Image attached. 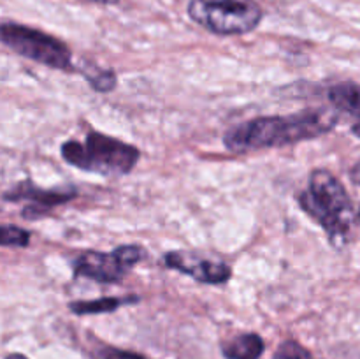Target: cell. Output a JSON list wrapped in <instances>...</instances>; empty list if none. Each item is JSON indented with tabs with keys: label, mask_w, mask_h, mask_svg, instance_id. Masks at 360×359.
Returning a JSON list of instances; mask_svg holds the SVG:
<instances>
[{
	"label": "cell",
	"mask_w": 360,
	"mask_h": 359,
	"mask_svg": "<svg viewBox=\"0 0 360 359\" xmlns=\"http://www.w3.org/2000/svg\"><path fill=\"white\" fill-rule=\"evenodd\" d=\"M164 263L171 270L188 275L193 280L202 282V284H225L232 277V270L229 264L207 259V257L197 256V253L192 252H185V250H176V252L165 253Z\"/></svg>",
	"instance_id": "52a82bcc"
},
{
	"label": "cell",
	"mask_w": 360,
	"mask_h": 359,
	"mask_svg": "<svg viewBox=\"0 0 360 359\" xmlns=\"http://www.w3.org/2000/svg\"><path fill=\"white\" fill-rule=\"evenodd\" d=\"M350 178H352V182L355 183V185L360 187V160L354 165V168L350 169Z\"/></svg>",
	"instance_id": "2e32d148"
},
{
	"label": "cell",
	"mask_w": 360,
	"mask_h": 359,
	"mask_svg": "<svg viewBox=\"0 0 360 359\" xmlns=\"http://www.w3.org/2000/svg\"><path fill=\"white\" fill-rule=\"evenodd\" d=\"M273 359H313V355L311 352L306 347H302L299 341L287 340L278 347Z\"/></svg>",
	"instance_id": "5bb4252c"
},
{
	"label": "cell",
	"mask_w": 360,
	"mask_h": 359,
	"mask_svg": "<svg viewBox=\"0 0 360 359\" xmlns=\"http://www.w3.org/2000/svg\"><path fill=\"white\" fill-rule=\"evenodd\" d=\"M0 44L49 69L69 70L72 65V55L65 42L27 25L13 21L0 23Z\"/></svg>",
	"instance_id": "5b68a950"
},
{
	"label": "cell",
	"mask_w": 360,
	"mask_h": 359,
	"mask_svg": "<svg viewBox=\"0 0 360 359\" xmlns=\"http://www.w3.org/2000/svg\"><path fill=\"white\" fill-rule=\"evenodd\" d=\"M330 106L340 115H348L354 120L352 132L360 137V84L357 83H340L334 84L327 92Z\"/></svg>",
	"instance_id": "9c48e42d"
},
{
	"label": "cell",
	"mask_w": 360,
	"mask_h": 359,
	"mask_svg": "<svg viewBox=\"0 0 360 359\" xmlns=\"http://www.w3.org/2000/svg\"><path fill=\"white\" fill-rule=\"evenodd\" d=\"M76 192H69V190H42L37 187L30 185V183H23L20 189L14 194L7 196V199H27L30 203L27 204V208L23 210V217L27 218H37L42 217L44 213H48L49 210H53L58 204L67 203V201L74 199Z\"/></svg>",
	"instance_id": "ba28073f"
},
{
	"label": "cell",
	"mask_w": 360,
	"mask_h": 359,
	"mask_svg": "<svg viewBox=\"0 0 360 359\" xmlns=\"http://www.w3.org/2000/svg\"><path fill=\"white\" fill-rule=\"evenodd\" d=\"M143 259L144 250L137 245L116 246L112 252L86 250L74 260V275L101 284H118Z\"/></svg>",
	"instance_id": "8992f818"
},
{
	"label": "cell",
	"mask_w": 360,
	"mask_h": 359,
	"mask_svg": "<svg viewBox=\"0 0 360 359\" xmlns=\"http://www.w3.org/2000/svg\"><path fill=\"white\" fill-rule=\"evenodd\" d=\"M302 210L316 220L329 236L334 246L347 243L355 208L343 183L327 169H315L309 176L308 189L299 196Z\"/></svg>",
	"instance_id": "7a4b0ae2"
},
{
	"label": "cell",
	"mask_w": 360,
	"mask_h": 359,
	"mask_svg": "<svg viewBox=\"0 0 360 359\" xmlns=\"http://www.w3.org/2000/svg\"><path fill=\"white\" fill-rule=\"evenodd\" d=\"M105 359H146L139 354H134V352H125V351H116V348H108L104 352Z\"/></svg>",
	"instance_id": "9a60e30c"
},
{
	"label": "cell",
	"mask_w": 360,
	"mask_h": 359,
	"mask_svg": "<svg viewBox=\"0 0 360 359\" xmlns=\"http://www.w3.org/2000/svg\"><path fill=\"white\" fill-rule=\"evenodd\" d=\"M137 298H101L91 301H74L70 303V312L76 315H88V313H105L122 308L127 303H136Z\"/></svg>",
	"instance_id": "8fae6325"
},
{
	"label": "cell",
	"mask_w": 360,
	"mask_h": 359,
	"mask_svg": "<svg viewBox=\"0 0 360 359\" xmlns=\"http://www.w3.org/2000/svg\"><path fill=\"white\" fill-rule=\"evenodd\" d=\"M262 336L257 333H243L221 345V354L227 359H259L264 354Z\"/></svg>",
	"instance_id": "30bf717a"
},
{
	"label": "cell",
	"mask_w": 360,
	"mask_h": 359,
	"mask_svg": "<svg viewBox=\"0 0 360 359\" xmlns=\"http://www.w3.org/2000/svg\"><path fill=\"white\" fill-rule=\"evenodd\" d=\"M84 77H86L88 83H90V87L94 88V90L102 92V94L115 90L116 87V74L112 73V70L97 69L94 74L84 73Z\"/></svg>",
	"instance_id": "4fadbf2b"
},
{
	"label": "cell",
	"mask_w": 360,
	"mask_h": 359,
	"mask_svg": "<svg viewBox=\"0 0 360 359\" xmlns=\"http://www.w3.org/2000/svg\"><path fill=\"white\" fill-rule=\"evenodd\" d=\"M340 116L333 106L302 109L285 116H259L231 127L225 132L224 143L236 153L288 146L330 132L340 122Z\"/></svg>",
	"instance_id": "6da1fadb"
},
{
	"label": "cell",
	"mask_w": 360,
	"mask_h": 359,
	"mask_svg": "<svg viewBox=\"0 0 360 359\" xmlns=\"http://www.w3.org/2000/svg\"><path fill=\"white\" fill-rule=\"evenodd\" d=\"M81 2H91V4H102V6H115L120 0H81Z\"/></svg>",
	"instance_id": "e0dca14e"
},
{
	"label": "cell",
	"mask_w": 360,
	"mask_h": 359,
	"mask_svg": "<svg viewBox=\"0 0 360 359\" xmlns=\"http://www.w3.org/2000/svg\"><path fill=\"white\" fill-rule=\"evenodd\" d=\"M63 160L77 169L104 176H122L132 171L141 158L139 148L118 137L90 130L83 139L62 144Z\"/></svg>",
	"instance_id": "3957f363"
},
{
	"label": "cell",
	"mask_w": 360,
	"mask_h": 359,
	"mask_svg": "<svg viewBox=\"0 0 360 359\" xmlns=\"http://www.w3.org/2000/svg\"><path fill=\"white\" fill-rule=\"evenodd\" d=\"M30 245V232L20 225H0V246L25 248Z\"/></svg>",
	"instance_id": "7c38bea8"
},
{
	"label": "cell",
	"mask_w": 360,
	"mask_h": 359,
	"mask_svg": "<svg viewBox=\"0 0 360 359\" xmlns=\"http://www.w3.org/2000/svg\"><path fill=\"white\" fill-rule=\"evenodd\" d=\"M188 16L217 35H243L255 30L264 18L257 0H190Z\"/></svg>",
	"instance_id": "277c9868"
},
{
	"label": "cell",
	"mask_w": 360,
	"mask_h": 359,
	"mask_svg": "<svg viewBox=\"0 0 360 359\" xmlns=\"http://www.w3.org/2000/svg\"><path fill=\"white\" fill-rule=\"evenodd\" d=\"M6 359H28V358H25L23 354H9Z\"/></svg>",
	"instance_id": "ac0fdd59"
}]
</instances>
